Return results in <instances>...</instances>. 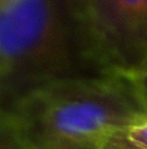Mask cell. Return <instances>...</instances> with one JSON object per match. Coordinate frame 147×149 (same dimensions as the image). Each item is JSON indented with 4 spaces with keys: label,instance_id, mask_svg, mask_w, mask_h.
<instances>
[{
    "label": "cell",
    "instance_id": "cell-1",
    "mask_svg": "<svg viewBox=\"0 0 147 149\" xmlns=\"http://www.w3.org/2000/svg\"><path fill=\"white\" fill-rule=\"evenodd\" d=\"M84 3L14 0L0 6V113L49 84L107 75L92 55Z\"/></svg>",
    "mask_w": 147,
    "mask_h": 149
},
{
    "label": "cell",
    "instance_id": "cell-2",
    "mask_svg": "<svg viewBox=\"0 0 147 149\" xmlns=\"http://www.w3.org/2000/svg\"><path fill=\"white\" fill-rule=\"evenodd\" d=\"M147 116L126 77L97 75L38 88L0 113L25 149L98 148Z\"/></svg>",
    "mask_w": 147,
    "mask_h": 149
},
{
    "label": "cell",
    "instance_id": "cell-3",
    "mask_svg": "<svg viewBox=\"0 0 147 149\" xmlns=\"http://www.w3.org/2000/svg\"><path fill=\"white\" fill-rule=\"evenodd\" d=\"M92 55L104 74L130 77L147 65V0H85Z\"/></svg>",
    "mask_w": 147,
    "mask_h": 149
},
{
    "label": "cell",
    "instance_id": "cell-4",
    "mask_svg": "<svg viewBox=\"0 0 147 149\" xmlns=\"http://www.w3.org/2000/svg\"><path fill=\"white\" fill-rule=\"evenodd\" d=\"M123 135L134 146L140 149H147V116L130 125L126 130H123Z\"/></svg>",
    "mask_w": 147,
    "mask_h": 149
},
{
    "label": "cell",
    "instance_id": "cell-5",
    "mask_svg": "<svg viewBox=\"0 0 147 149\" xmlns=\"http://www.w3.org/2000/svg\"><path fill=\"white\" fill-rule=\"evenodd\" d=\"M126 78L131 83V86H133L137 97L140 100L143 109L147 113V65L144 68H141L139 72H136L130 77H126Z\"/></svg>",
    "mask_w": 147,
    "mask_h": 149
},
{
    "label": "cell",
    "instance_id": "cell-6",
    "mask_svg": "<svg viewBox=\"0 0 147 149\" xmlns=\"http://www.w3.org/2000/svg\"><path fill=\"white\" fill-rule=\"evenodd\" d=\"M0 149H25L4 120H0Z\"/></svg>",
    "mask_w": 147,
    "mask_h": 149
},
{
    "label": "cell",
    "instance_id": "cell-7",
    "mask_svg": "<svg viewBox=\"0 0 147 149\" xmlns=\"http://www.w3.org/2000/svg\"><path fill=\"white\" fill-rule=\"evenodd\" d=\"M98 149H140V148H137L131 142H128L126 139V136L123 135V132H118V133L111 135L105 141H102L99 143Z\"/></svg>",
    "mask_w": 147,
    "mask_h": 149
},
{
    "label": "cell",
    "instance_id": "cell-8",
    "mask_svg": "<svg viewBox=\"0 0 147 149\" xmlns=\"http://www.w3.org/2000/svg\"><path fill=\"white\" fill-rule=\"evenodd\" d=\"M12 1H14V0H0V6H4V4H9V3H12Z\"/></svg>",
    "mask_w": 147,
    "mask_h": 149
},
{
    "label": "cell",
    "instance_id": "cell-9",
    "mask_svg": "<svg viewBox=\"0 0 147 149\" xmlns=\"http://www.w3.org/2000/svg\"><path fill=\"white\" fill-rule=\"evenodd\" d=\"M81 149H98V148H81Z\"/></svg>",
    "mask_w": 147,
    "mask_h": 149
}]
</instances>
